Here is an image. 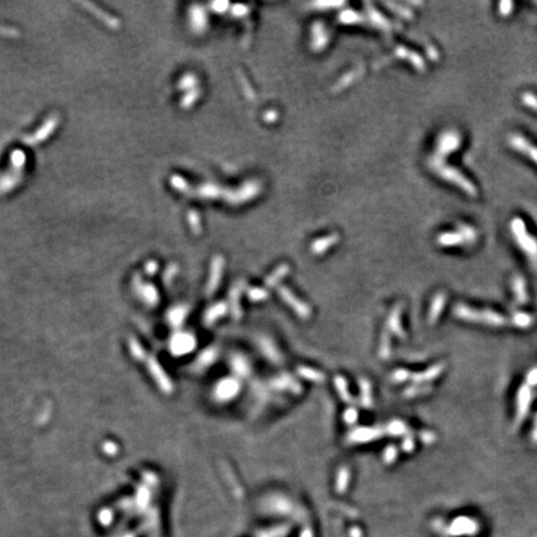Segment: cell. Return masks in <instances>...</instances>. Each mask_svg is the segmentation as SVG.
<instances>
[{
  "mask_svg": "<svg viewBox=\"0 0 537 537\" xmlns=\"http://www.w3.org/2000/svg\"><path fill=\"white\" fill-rule=\"evenodd\" d=\"M510 144L513 145L514 148H516V150H519L520 152L524 153V155L530 157L535 163H537V148L528 143L524 137L516 136V134H515V136L511 137Z\"/></svg>",
  "mask_w": 537,
  "mask_h": 537,
  "instance_id": "6da1fadb",
  "label": "cell"
}]
</instances>
